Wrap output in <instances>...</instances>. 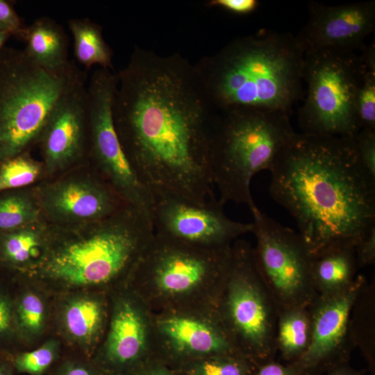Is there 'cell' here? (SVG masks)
Instances as JSON below:
<instances>
[{"mask_svg": "<svg viewBox=\"0 0 375 375\" xmlns=\"http://www.w3.org/2000/svg\"><path fill=\"white\" fill-rule=\"evenodd\" d=\"M112 115L124 153L151 197L215 198L210 140L218 111L192 64L135 47L118 73Z\"/></svg>", "mask_w": 375, "mask_h": 375, "instance_id": "cell-1", "label": "cell"}, {"mask_svg": "<svg viewBox=\"0 0 375 375\" xmlns=\"http://www.w3.org/2000/svg\"><path fill=\"white\" fill-rule=\"evenodd\" d=\"M270 172L272 198L294 218L312 256L355 247L375 228V180L354 137L295 132Z\"/></svg>", "mask_w": 375, "mask_h": 375, "instance_id": "cell-2", "label": "cell"}, {"mask_svg": "<svg viewBox=\"0 0 375 375\" xmlns=\"http://www.w3.org/2000/svg\"><path fill=\"white\" fill-rule=\"evenodd\" d=\"M303 56L291 33L260 29L233 40L194 65L218 112L290 114L303 95Z\"/></svg>", "mask_w": 375, "mask_h": 375, "instance_id": "cell-3", "label": "cell"}, {"mask_svg": "<svg viewBox=\"0 0 375 375\" xmlns=\"http://www.w3.org/2000/svg\"><path fill=\"white\" fill-rule=\"evenodd\" d=\"M295 133L289 114L259 109L218 112L210 140V165L219 201L257 206L251 194L253 177L271 171Z\"/></svg>", "mask_w": 375, "mask_h": 375, "instance_id": "cell-4", "label": "cell"}, {"mask_svg": "<svg viewBox=\"0 0 375 375\" xmlns=\"http://www.w3.org/2000/svg\"><path fill=\"white\" fill-rule=\"evenodd\" d=\"M69 227L72 238L50 254L44 271L74 285L106 284L135 271L154 234L149 214L131 206L102 220Z\"/></svg>", "mask_w": 375, "mask_h": 375, "instance_id": "cell-5", "label": "cell"}, {"mask_svg": "<svg viewBox=\"0 0 375 375\" xmlns=\"http://www.w3.org/2000/svg\"><path fill=\"white\" fill-rule=\"evenodd\" d=\"M85 81V72L76 65L51 74L24 50L4 47L0 52V163L27 152L58 100Z\"/></svg>", "mask_w": 375, "mask_h": 375, "instance_id": "cell-6", "label": "cell"}, {"mask_svg": "<svg viewBox=\"0 0 375 375\" xmlns=\"http://www.w3.org/2000/svg\"><path fill=\"white\" fill-rule=\"evenodd\" d=\"M218 249L189 245L154 232L135 272L146 287L147 303L165 309L215 305L231 255Z\"/></svg>", "mask_w": 375, "mask_h": 375, "instance_id": "cell-7", "label": "cell"}, {"mask_svg": "<svg viewBox=\"0 0 375 375\" xmlns=\"http://www.w3.org/2000/svg\"><path fill=\"white\" fill-rule=\"evenodd\" d=\"M218 317L240 354L256 367L274 360L278 311L256 265L253 247L236 240L215 303Z\"/></svg>", "mask_w": 375, "mask_h": 375, "instance_id": "cell-8", "label": "cell"}, {"mask_svg": "<svg viewBox=\"0 0 375 375\" xmlns=\"http://www.w3.org/2000/svg\"><path fill=\"white\" fill-rule=\"evenodd\" d=\"M307 95L299 110L302 133L353 138L360 130L355 99L365 69L356 51H317L303 54Z\"/></svg>", "mask_w": 375, "mask_h": 375, "instance_id": "cell-9", "label": "cell"}, {"mask_svg": "<svg viewBox=\"0 0 375 375\" xmlns=\"http://www.w3.org/2000/svg\"><path fill=\"white\" fill-rule=\"evenodd\" d=\"M258 271L278 313L308 308L318 297L312 276V256L299 233L281 225L258 207L251 210Z\"/></svg>", "mask_w": 375, "mask_h": 375, "instance_id": "cell-10", "label": "cell"}, {"mask_svg": "<svg viewBox=\"0 0 375 375\" xmlns=\"http://www.w3.org/2000/svg\"><path fill=\"white\" fill-rule=\"evenodd\" d=\"M117 85V73L98 67L86 87L88 153L122 201L151 216V196L127 160L115 128L112 106Z\"/></svg>", "mask_w": 375, "mask_h": 375, "instance_id": "cell-11", "label": "cell"}, {"mask_svg": "<svg viewBox=\"0 0 375 375\" xmlns=\"http://www.w3.org/2000/svg\"><path fill=\"white\" fill-rule=\"evenodd\" d=\"M358 274L344 290L320 296L308 307L310 319V341L303 354L290 362L299 375H319L347 363L355 347L351 331V315L360 293L367 287Z\"/></svg>", "mask_w": 375, "mask_h": 375, "instance_id": "cell-12", "label": "cell"}, {"mask_svg": "<svg viewBox=\"0 0 375 375\" xmlns=\"http://www.w3.org/2000/svg\"><path fill=\"white\" fill-rule=\"evenodd\" d=\"M215 198L199 204L169 196L152 197L154 232L189 245L218 249L231 246L239 236L252 232V223L228 217Z\"/></svg>", "mask_w": 375, "mask_h": 375, "instance_id": "cell-13", "label": "cell"}, {"mask_svg": "<svg viewBox=\"0 0 375 375\" xmlns=\"http://www.w3.org/2000/svg\"><path fill=\"white\" fill-rule=\"evenodd\" d=\"M153 322L152 328L159 342L176 358H244L227 334L215 307L206 314L190 308L165 309Z\"/></svg>", "mask_w": 375, "mask_h": 375, "instance_id": "cell-14", "label": "cell"}, {"mask_svg": "<svg viewBox=\"0 0 375 375\" xmlns=\"http://www.w3.org/2000/svg\"><path fill=\"white\" fill-rule=\"evenodd\" d=\"M309 18L295 36L303 54L317 51H356L375 29V1L327 6L311 1Z\"/></svg>", "mask_w": 375, "mask_h": 375, "instance_id": "cell-15", "label": "cell"}, {"mask_svg": "<svg viewBox=\"0 0 375 375\" xmlns=\"http://www.w3.org/2000/svg\"><path fill=\"white\" fill-rule=\"evenodd\" d=\"M36 199L42 212L62 226L100 221L128 206L104 181L90 178L47 184Z\"/></svg>", "mask_w": 375, "mask_h": 375, "instance_id": "cell-16", "label": "cell"}, {"mask_svg": "<svg viewBox=\"0 0 375 375\" xmlns=\"http://www.w3.org/2000/svg\"><path fill=\"white\" fill-rule=\"evenodd\" d=\"M85 83L78 84L58 100L38 138L44 165L49 173L71 166L88 152Z\"/></svg>", "mask_w": 375, "mask_h": 375, "instance_id": "cell-17", "label": "cell"}, {"mask_svg": "<svg viewBox=\"0 0 375 375\" xmlns=\"http://www.w3.org/2000/svg\"><path fill=\"white\" fill-rule=\"evenodd\" d=\"M152 321L135 303L122 300L115 306L105 346L103 360L112 369L138 364L148 352Z\"/></svg>", "mask_w": 375, "mask_h": 375, "instance_id": "cell-18", "label": "cell"}, {"mask_svg": "<svg viewBox=\"0 0 375 375\" xmlns=\"http://www.w3.org/2000/svg\"><path fill=\"white\" fill-rule=\"evenodd\" d=\"M26 42V54L49 73L59 74L76 65L68 58V38L63 28L49 17H41L25 26L16 36Z\"/></svg>", "mask_w": 375, "mask_h": 375, "instance_id": "cell-19", "label": "cell"}, {"mask_svg": "<svg viewBox=\"0 0 375 375\" xmlns=\"http://www.w3.org/2000/svg\"><path fill=\"white\" fill-rule=\"evenodd\" d=\"M358 265L354 247H338L312 256V276L318 295L340 292L354 281Z\"/></svg>", "mask_w": 375, "mask_h": 375, "instance_id": "cell-20", "label": "cell"}, {"mask_svg": "<svg viewBox=\"0 0 375 375\" xmlns=\"http://www.w3.org/2000/svg\"><path fill=\"white\" fill-rule=\"evenodd\" d=\"M74 39V51L77 61L89 69L93 65L113 69L112 51L104 40L103 28L88 18L67 21Z\"/></svg>", "mask_w": 375, "mask_h": 375, "instance_id": "cell-21", "label": "cell"}, {"mask_svg": "<svg viewBox=\"0 0 375 375\" xmlns=\"http://www.w3.org/2000/svg\"><path fill=\"white\" fill-rule=\"evenodd\" d=\"M310 319L308 308H297L278 313L276 344L283 359L292 362L308 348Z\"/></svg>", "mask_w": 375, "mask_h": 375, "instance_id": "cell-22", "label": "cell"}, {"mask_svg": "<svg viewBox=\"0 0 375 375\" xmlns=\"http://www.w3.org/2000/svg\"><path fill=\"white\" fill-rule=\"evenodd\" d=\"M47 227L41 221L0 233V258L12 266H21L38 256Z\"/></svg>", "mask_w": 375, "mask_h": 375, "instance_id": "cell-23", "label": "cell"}, {"mask_svg": "<svg viewBox=\"0 0 375 375\" xmlns=\"http://www.w3.org/2000/svg\"><path fill=\"white\" fill-rule=\"evenodd\" d=\"M42 212L36 197L24 190L0 192V233L40 221Z\"/></svg>", "mask_w": 375, "mask_h": 375, "instance_id": "cell-24", "label": "cell"}, {"mask_svg": "<svg viewBox=\"0 0 375 375\" xmlns=\"http://www.w3.org/2000/svg\"><path fill=\"white\" fill-rule=\"evenodd\" d=\"M101 304L91 298H79L66 307L64 322L67 331L75 339L90 341L99 332L103 322Z\"/></svg>", "mask_w": 375, "mask_h": 375, "instance_id": "cell-25", "label": "cell"}, {"mask_svg": "<svg viewBox=\"0 0 375 375\" xmlns=\"http://www.w3.org/2000/svg\"><path fill=\"white\" fill-rule=\"evenodd\" d=\"M43 165L24 152L0 163V192L17 190L33 183Z\"/></svg>", "mask_w": 375, "mask_h": 375, "instance_id": "cell-26", "label": "cell"}, {"mask_svg": "<svg viewBox=\"0 0 375 375\" xmlns=\"http://www.w3.org/2000/svg\"><path fill=\"white\" fill-rule=\"evenodd\" d=\"M257 367L242 358L217 356L195 360L188 375H252Z\"/></svg>", "mask_w": 375, "mask_h": 375, "instance_id": "cell-27", "label": "cell"}, {"mask_svg": "<svg viewBox=\"0 0 375 375\" xmlns=\"http://www.w3.org/2000/svg\"><path fill=\"white\" fill-rule=\"evenodd\" d=\"M355 112L360 129L375 130V72L366 69L356 92Z\"/></svg>", "mask_w": 375, "mask_h": 375, "instance_id": "cell-28", "label": "cell"}, {"mask_svg": "<svg viewBox=\"0 0 375 375\" xmlns=\"http://www.w3.org/2000/svg\"><path fill=\"white\" fill-rule=\"evenodd\" d=\"M15 372L29 375H42L47 372L56 358L54 344H46L35 350L11 356Z\"/></svg>", "mask_w": 375, "mask_h": 375, "instance_id": "cell-29", "label": "cell"}, {"mask_svg": "<svg viewBox=\"0 0 375 375\" xmlns=\"http://www.w3.org/2000/svg\"><path fill=\"white\" fill-rule=\"evenodd\" d=\"M44 307L42 300L34 294L24 295L16 303L14 318L18 326L26 332L39 331L44 322Z\"/></svg>", "mask_w": 375, "mask_h": 375, "instance_id": "cell-30", "label": "cell"}, {"mask_svg": "<svg viewBox=\"0 0 375 375\" xmlns=\"http://www.w3.org/2000/svg\"><path fill=\"white\" fill-rule=\"evenodd\" d=\"M354 142L362 167L375 180V130L360 129L354 136Z\"/></svg>", "mask_w": 375, "mask_h": 375, "instance_id": "cell-31", "label": "cell"}, {"mask_svg": "<svg viewBox=\"0 0 375 375\" xmlns=\"http://www.w3.org/2000/svg\"><path fill=\"white\" fill-rule=\"evenodd\" d=\"M25 26L16 12L12 1L0 0V31H8L17 36Z\"/></svg>", "mask_w": 375, "mask_h": 375, "instance_id": "cell-32", "label": "cell"}, {"mask_svg": "<svg viewBox=\"0 0 375 375\" xmlns=\"http://www.w3.org/2000/svg\"><path fill=\"white\" fill-rule=\"evenodd\" d=\"M358 267L375 262V228L360 240L354 247Z\"/></svg>", "mask_w": 375, "mask_h": 375, "instance_id": "cell-33", "label": "cell"}, {"mask_svg": "<svg viewBox=\"0 0 375 375\" xmlns=\"http://www.w3.org/2000/svg\"><path fill=\"white\" fill-rule=\"evenodd\" d=\"M14 328V309L11 300L0 292V340L9 337Z\"/></svg>", "mask_w": 375, "mask_h": 375, "instance_id": "cell-34", "label": "cell"}, {"mask_svg": "<svg viewBox=\"0 0 375 375\" xmlns=\"http://www.w3.org/2000/svg\"><path fill=\"white\" fill-rule=\"evenodd\" d=\"M257 0H212L211 6L223 8L238 15H247L254 12L259 6Z\"/></svg>", "mask_w": 375, "mask_h": 375, "instance_id": "cell-35", "label": "cell"}, {"mask_svg": "<svg viewBox=\"0 0 375 375\" xmlns=\"http://www.w3.org/2000/svg\"><path fill=\"white\" fill-rule=\"evenodd\" d=\"M252 375H299L296 368L291 364L282 365L274 360L257 367Z\"/></svg>", "mask_w": 375, "mask_h": 375, "instance_id": "cell-36", "label": "cell"}, {"mask_svg": "<svg viewBox=\"0 0 375 375\" xmlns=\"http://www.w3.org/2000/svg\"><path fill=\"white\" fill-rule=\"evenodd\" d=\"M56 375H101L92 366L80 362L67 361L56 371Z\"/></svg>", "mask_w": 375, "mask_h": 375, "instance_id": "cell-37", "label": "cell"}, {"mask_svg": "<svg viewBox=\"0 0 375 375\" xmlns=\"http://www.w3.org/2000/svg\"><path fill=\"white\" fill-rule=\"evenodd\" d=\"M362 53L360 55L364 66L366 69L375 72V44L374 41L369 45L361 49Z\"/></svg>", "mask_w": 375, "mask_h": 375, "instance_id": "cell-38", "label": "cell"}, {"mask_svg": "<svg viewBox=\"0 0 375 375\" xmlns=\"http://www.w3.org/2000/svg\"><path fill=\"white\" fill-rule=\"evenodd\" d=\"M138 375H176L165 367L151 365L142 369Z\"/></svg>", "mask_w": 375, "mask_h": 375, "instance_id": "cell-39", "label": "cell"}, {"mask_svg": "<svg viewBox=\"0 0 375 375\" xmlns=\"http://www.w3.org/2000/svg\"><path fill=\"white\" fill-rule=\"evenodd\" d=\"M325 375H362L349 366L347 363L335 367L326 372Z\"/></svg>", "mask_w": 375, "mask_h": 375, "instance_id": "cell-40", "label": "cell"}, {"mask_svg": "<svg viewBox=\"0 0 375 375\" xmlns=\"http://www.w3.org/2000/svg\"><path fill=\"white\" fill-rule=\"evenodd\" d=\"M15 372L11 356L0 357V375H14Z\"/></svg>", "mask_w": 375, "mask_h": 375, "instance_id": "cell-41", "label": "cell"}, {"mask_svg": "<svg viewBox=\"0 0 375 375\" xmlns=\"http://www.w3.org/2000/svg\"><path fill=\"white\" fill-rule=\"evenodd\" d=\"M12 34L8 31H0V52L5 47L4 44L11 37Z\"/></svg>", "mask_w": 375, "mask_h": 375, "instance_id": "cell-42", "label": "cell"}]
</instances>
